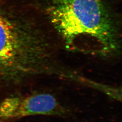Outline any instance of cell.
Instances as JSON below:
<instances>
[{"label":"cell","instance_id":"cell-2","mask_svg":"<svg viewBox=\"0 0 122 122\" xmlns=\"http://www.w3.org/2000/svg\"><path fill=\"white\" fill-rule=\"evenodd\" d=\"M29 26L0 13V80L31 73L39 62V41Z\"/></svg>","mask_w":122,"mask_h":122},{"label":"cell","instance_id":"cell-1","mask_svg":"<svg viewBox=\"0 0 122 122\" xmlns=\"http://www.w3.org/2000/svg\"><path fill=\"white\" fill-rule=\"evenodd\" d=\"M47 10L68 47L104 54L118 48V30L102 0H50Z\"/></svg>","mask_w":122,"mask_h":122},{"label":"cell","instance_id":"cell-3","mask_svg":"<svg viewBox=\"0 0 122 122\" xmlns=\"http://www.w3.org/2000/svg\"><path fill=\"white\" fill-rule=\"evenodd\" d=\"M61 110L56 99L48 94H37L24 98L12 97L0 104V122L29 115L57 114Z\"/></svg>","mask_w":122,"mask_h":122}]
</instances>
